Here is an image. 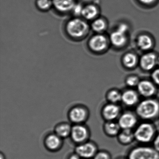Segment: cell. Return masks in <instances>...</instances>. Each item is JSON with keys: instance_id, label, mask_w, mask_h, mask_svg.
<instances>
[{"instance_id": "5", "label": "cell", "mask_w": 159, "mask_h": 159, "mask_svg": "<svg viewBox=\"0 0 159 159\" xmlns=\"http://www.w3.org/2000/svg\"><path fill=\"white\" fill-rule=\"evenodd\" d=\"M87 48L94 53L104 52L107 47V40L101 33H96L91 36L87 41Z\"/></svg>"}, {"instance_id": "7", "label": "cell", "mask_w": 159, "mask_h": 159, "mask_svg": "<svg viewBox=\"0 0 159 159\" xmlns=\"http://www.w3.org/2000/svg\"><path fill=\"white\" fill-rule=\"evenodd\" d=\"M90 131L84 124H74L72 126L70 137L77 145L88 141Z\"/></svg>"}, {"instance_id": "13", "label": "cell", "mask_w": 159, "mask_h": 159, "mask_svg": "<svg viewBox=\"0 0 159 159\" xmlns=\"http://www.w3.org/2000/svg\"><path fill=\"white\" fill-rule=\"evenodd\" d=\"M99 9L97 5L94 3H88L84 5L81 17L88 22H92L98 17Z\"/></svg>"}, {"instance_id": "8", "label": "cell", "mask_w": 159, "mask_h": 159, "mask_svg": "<svg viewBox=\"0 0 159 159\" xmlns=\"http://www.w3.org/2000/svg\"><path fill=\"white\" fill-rule=\"evenodd\" d=\"M98 152L96 144L88 140L78 144L75 148V152L83 159H93Z\"/></svg>"}, {"instance_id": "31", "label": "cell", "mask_w": 159, "mask_h": 159, "mask_svg": "<svg viewBox=\"0 0 159 159\" xmlns=\"http://www.w3.org/2000/svg\"><path fill=\"white\" fill-rule=\"evenodd\" d=\"M82 158L77 153H72L68 157V159H81Z\"/></svg>"}, {"instance_id": "22", "label": "cell", "mask_w": 159, "mask_h": 159, "mask_svg": "<svg viewBox=\"0 0 159 159\" xmlns=\"http://www.w3.org/2000/svg\"><path fill=\"white\" fill-rule=\"evenodd\" d=\"M138 45L142 50H148L151 48L152 41L148 35H141L138 39Z\"/></svg>"}, {"instance_id": "4", "label": "cell", "mask_w": 159, "mask_h": 159, "mask_svg": "<svg viewBox=\"0 0 159 159\" xmlns=\"http://www.w3.org/2000/svg\"><path fill=\"white\" fill-rule=\"evenodd\" d=\"M127 159H159V152L153 147L137 146L130 150Z\"/></svg>"}, {"instance_id": "32", "label": "cell", "mask_w": 159, "mask_h": 159, "mask_svg": "<svg viewBox=\"0 0 159 159\" xmlns=\"http://www.w3.org/2000/svg\"><path fill=\"white\" fill-rule=\"evenodd\" d=\"M156 0H139L141 3L145 4H150L153 3Z\"/></svg>"}, {"instance_id": "17", "label": "cell", "mask_w": 159, "mask_h": 159, "mask_svg": "<svg viewBox=\"0 0 159 159\" xmlns=\"http://www.w3.org/2000/svg\"><path fill=\"white\" fill-rule=\"evenodd\" d=\"M117 137L119 143L124 146L130 145L135 140L134 131L131 129H121Z\"/></svg>"}, {"instance_id": "29", "label": "cell", "mask_w": 159, "mask_h": 159, "mask_svg": "<svg viewBox=\"0 0 159 159\" xmlns=\"http://www.w3.org/2000/svg\"><path fill=\"white\" fill-rule=\"evenodd\" d=\"M152 143H153L152 147L159 152V133L156 134V136L152 141Z\"/></svg>"}, {"instance_id": "23", "label": "cell", "mask_w": 159, "mask_h": 159, "mask_svg": "<svg viewBox=\"0 0 159 159\" xmlns=\"http://www.w3.org/2000/svg\"><path fill=\"white\" fill-rule=\"evenodd\" d=\"M122 94L116 90L109 91L107 94V99L109 103L118 104L121 102Z\"/></svg>"}, {"instance_id": "11", "label": "cell", "mask_w": 159, "mask_h": 159, "mask_svg": "<svg viewBox=\"0 0 159 159\" xmlns=\"http://www.w3.org/2000/svg\"><path fill=\"white\" fill-rule=\"evenodd\" d=\"M53 8L60 14L71 13L77 3L76 0H52Z\"/></svg>"}, {"instance_id": "30", "label": "cell", "mask_w": 159, "mask_h": 159, "mask_svg": "<svg viewBox=\"0 0 159 159\" xmlns=\"http://www.w3.org/2000/svg\"><path fill=\"white\" fill-rule=\"evenodd\" d=\"M152 78L154 82L159 85V69L153 71L152 74Z\"/></svg>"}, {"instance_id": "14", "label": "cell", "mask_w": 159, "mask_h": 159, "mask_svg": "<svg viewBox=\"0 0 159 159\" xmlns=\"http://www.w3.org/2000/svg\"><path fill=\"white\" fill-rule=\"evenodd\" d=\"M137 86L139 93L146 98H151L156 93L155 86L149 81H142Z\"/></svg>"}, {"instance_id": "28", "label": "cell", "mask_w": 159, "mask_h": 159, "mask_svg": "<svg viewBox=\"0 0 159 159\" xmlns=\"http://www.w3.org/2000/svg\"><path fill=\"white\" fill-rule=\"evenodd\" d=\"M126 82L127 85L131 87L137 86L139 83L138 78L136 76H131L127 78Z\"/></svg>"}, {"instance_id": "34", "label": "cell", "mask_w": 159, "mask_h": 159, "mask_svg": "<svg viewBox=\"0 0 159 159\" xmlns=\"http://www.w3.org/2000/svg\"><path fill=\"white\" fill-rule=\"evenodd\" d=\"M157 64L159 66V57L157 59Z\"/></svg>"}, {"instance_id": "25", "label": "cell", "mask_w": 159, "mask_h": 159, "mask_svg": "<svg viewBox=\"0 0 159 159\" xmlns=\"http://www.w3.org/2000/svg\"><path fill=\"white\" fill-rule=\"evenodd\" d=\"M123 61L125 66L128 68H132L136 64L137 57L134 54L127 53L124 57Z\"/></svg>"}, {"instance_id": "21", "label": "cell", "mask_w": 159, "mask_h": 159, "mask_svg": "<svg viewBox=\"0 0 159 159\" xmlns=\"http://www.w3.org/2000/svg\"><path fill=\"white\" fill-rule=\"evenodd\" d=\"M90 27L95 33H101L106 30L107 23L104 19L98 17L91 22Z\"/></svg>"}, {"instance_id": "27", "label": "cell", "mask_w": 159, "mask_h": 159, "mask_svg": "<svg viewBox=\"0 0 159 159\" xmlns=\"http://www.w3.org/2000/svg\"><path fill=\"white\" fill-rule=\"evenodd\" d=\"M84 5L80 2H77L72 10L71 13L76 17H81L82 12Z\"/></svg>"}, {"instance_id": "3", "label": "cell", "mask_w": 159, "mask_h": 159, "mask_svg": "<svg viewBox=\"0 0 159 159\" xmlns=\"http://www.w3.org/2000/svg\"><path fill=\"white\" fill-rule=\"evenodd\" d=\"M134 132L135 140L143 145L152 142L157 134L154 125L148 121H145L136 126Z\"/></svg>"}, {"instance_id": "20", "label": "cell", "mask_w": 159, "mask_h": 159, "mask_svg": "<svg viewBox=\"0 0 159 159\" xmlns=\"http://www.w3.org/2000/svg\"><path fill=\"white\" fill-rule=\"evenodd\" d=\"M72 126L68 123H61L55 126L54 133L62 139L66 138L70 136Z\"/></svg>"}, {"instance_id": "6", "label": "cell", "mask_w": 159, "mask_h": 159, "mask_svg": "<svg viewBox=\"0 0 159 159\" xmlns=\"http://www.w3.org/2000/svg\"><path fill=\"white\" fill-rule=\"evenodd\" d=\"M89 116L88 109L82 105H77L72 107L68 112L69 119L74 124L84 123Z\"/></svg>"}, {"instance_id": "9", "label": "cell", "mask_w": 159, "mask_h": 159, "mask_svg": "<svg viewBox=\"0 0 159 159\" xmlns=\"http://www.w3.org/2000/svg\"><path fill=\"white\" fill-rule=\"evenodd\" d=\"M121 113V109L118 104L108 103L103 106L101 111V116L106 121H115Z\"/></svg>"}, {"instance_id": "24", "label": "cell", "mask_w": 159, "mask_h": 159, "mask_svg": "<svg viewBox=\"0 0 159 159\" xmlns=\"http://www.w3.org/2000/svg\"><path fill=\"white\" fill-rule=\"evenodd\" d=\"M36 5L39 11L47 12L53 8L52 0H36Z\"/></svg>"}, {"instance_id": "2", "label": "cell", "mask_w": 159, "mask_h": 159, "mask_svg": "<svg viewBox=\"0 0 159 159\" xmlns=\"http://www.w3.org/2000/svg\"><path fill=\"white\" fill-rule=\"evenodd\" d=\"M135 113L143 120H155L159 117V101L152 98H147L136 106Z\"/></svg>"}, {"instance_id": "35", "label": "cell", "mask_w": 159, "mask_h": 159, "mask_svg": "<svg viewBox=\"0 0 159 159\" xmlns=\"http://www.w3.org/2000/svg\"><path fill=\"white\" fill-rule=\"evenodd\" d=\"M123 159V158H122V159Z\"/></svg>"}, {"instance_id": "12", "label": "cell", "mask_w": 159, "mask_h": 159, "mask_svg": "<svg viewBox=\"0 0 159 159\" xmlns=\"http://www.w3.org/2000/svg\"><path fill=\"white\" fill-rule=\"evenodd\" d=\"M62 139L55 133L49 134L44 139L45 148L50 151H57L60 149L63 145Z\"/></svg>"}, {"instance_id": "10", "label": "cell", "mask_w": 159, "mask_h": 159, "mask_svg": "<svg viewBox=\"0 0 159 159\" xmlns=\"http://www.w3.org/2000/svg\"><path fill=\"white\" fill-rule=\"evenodd\" d=\"M138 118L135 113L130 111H125L121 113L117 122L121 129L133 130L137 125Z\"/></svg>"}, {"instance_id": "18", "label": "cell", "mask_w": 159, "mask_h": 159, "mask_svg": "<svg viewBox=\"0 0 159 159\" xmlns=\"http://www.w3.org/2000/svg\"><path fill=\"white\" fill-rule=\"evenodd\" d=\"M157 59L156 55L152 53L146 54L141 57L140 66L145 70H150L157 64Z\"/></svg>"}, {"instance_id": "16", "label": "cell", "mask_w": 159, "mask_h": 159, "mask_svg": "<svg viewBox=\"0 0 159 159\" xmlns=\"http://www.w3.org/2000/svg\"><path fill=\"white\" fill-rule=\"evenodd\" d=\"M121 130L119 123L115 121H107L103 125L104 133L110 137H117Z\"/></svg>"}, {"instance_id": "15", "label": "cell", "mask_w": 159, "mask_h": 159, "mask_svg": "<svg viewBox=\"0 0 159 159\" xmlns=\"http://www.w3.org/2000/svg\"><path fill=\"white\" fill-rule=\"evenodd\" d=\"M121 102L129 107L136 106L139 102L138 94L134 90H127L122 94Z\"/></svg>"}, {"instance_id": "26", "label": "cell", "mask_w": 159, "mask_h": 159, "mask_svg": "<svg viewBox=\"0 0 159 159\" xmlns=\"http://www.w3.org/2000/svg\"><path fill=\"white\" fill-rule=\"evenodd\" d=\"M93 159H111V156L107 151H98Z\"/></svg>"}, {"instance_id": "1", "label": "cell", "mask_w": 159, "mask_h": 159, "mask_svg": "<svg viewBox=\"0 0 159 159\" xmlns=\"http://www.w3.org/2000/svg\"><path fill=\"white\" fill-rule=\"evenodd\" d=\"M89 22L82 17H74L68 19L64 26V31L71 40L79 42L86 39L91 30Z\"/></svg>"}, {"instance_id": "19", "label": "cell", "mask_w": 159, "mask_h": 159, "mask_svg": "<svg viewBox=\"0 0 159 159\" xmlns=\"http://www.w3.org/2000/svg\"><path fill=\"white\" fill-rule=\"evenodd\" d=\"M110 40L112 44L116 47L123 46L126 42L125 33L117 29L112 32L110 36Z\"/></svg>"}, {"instance_id": "33", "label": "cell", "mask_w": 159, "mask_h": 159, "mask_svg": "<svg viewBox=\"0 0 159 159\" xmlns=\"http://www.w3.org/2000/svg\"><path fill=\"white\" fill-rule=\"evenodd\" d=\"M1 159H5V156L2 154V152L1 153Z\"/></svg>"}]
</instances>
